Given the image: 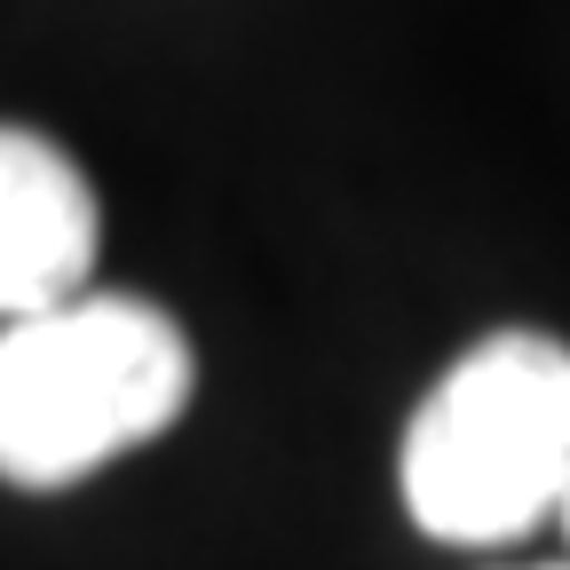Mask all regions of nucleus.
I'll list each match as a JSON object with an SVG mask.
<instances>
[{
	"label": "nucleus",
	"mask_w": 570,
	"mask_h": 570,
	"mask_svg": "<svg viewBox=\"0 0 570 570\" xmlns=\"http://www.w3.org/2000/svg\"><path fill=\"white\" fill-rule=\"evenodd\" d=\"M190 333L135 294H63L0 325V483L71 491L190 412Z\"/></svg>",
	"instance_id": "nucleus-1"
},
{
	"label": "nucleus",
	"mask_w": 570,
	"mask_h": 570,
	"mask_svg": "<svg viewBox=\"0 0 570 570\" xmlns=\"http://www.w3.org/2000/svg\"><path fill=\"white\" fill-rule=\"evenodd\" d=\"M554 515H562V531H570V491H562V508H554Z\"/></svg>",
	"instance_id": "nucleus-4"
},
{
	"label": "nucleus",
	"mask_w": 570,
	"mask_h": 570,
	"mask_svg": "<svg viewBox=\"0 0 570 570\" xmlns=\"http://www.w3.org/2000/svg\"><path fill=\"white\" fill-rule=\"evenodd\" d=\"M104 214L63 142L0 119V317L80 294L96 269Z\"/></svg>",
	"instance_id": "nucleus-3"
},
{
	"label": "nucleus",
	"mask_w": 570,
	"mask_h": 570,
	"mask_svg": "<svg viewBox=\"0 0 570 570\" xmlns=\"http://www.w3.org/2000/svg\"><path fill=\"white\" fill-rule=\"evenodd\" d=\"M562 570H570V562H562Z\"/></svg>",
	"instance_id": "nucleus-5"
},
{
	"label": "nucleus",
	"mask_w": 570,
	"mask_h": 570,
	"mask_svg": "<svg viewBox=\"0 0 570 570\" xmlns=\"http://www.w3.org/2000/svg\"><path fill=\"white\" fill-rule=\"evenodd\" d=\"M404 508L444 547H508L570 491V341L508 325L475 341L404 428Z\"/></svg>",
	"instance_id": "nucleus-2"
}]
</instances>
